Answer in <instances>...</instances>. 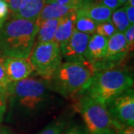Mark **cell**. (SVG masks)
<instances>
[{
	"label": "cell",
	"instance_id": "obj_1",
	"mask_svg": "<svg viewBox=\"0 0 134 134\" xmlns=\"http://www.w3.org/2000/svg\"><path fill=\"white\" fill-rule=\"evenodd\" d=\"M10 113L18 117H31L50 108L54 96L48 81L29 77L11 82L7 86Z\"/></svg>",
	"mask_w": 134,
	"mask_h": 134
},
{
	"label": "cell",
	"instance_id": "obj_2",
	"mask_svg": "<svg viewBox=\"0 0 134 134\" xmlns=\"http://www.w3.org/2000/svg\"><path fill=\"white\" fill-rule=\"evenodd\" d=\"M36 22L11 18L0 29V58H29L36 43Z\"/></svg>",
	"mask_w": 134,
	"mask_h": 134
},
{
	"label": "cell",
	"instance_id": "obj_3",
	"mask_svg": "<svg viewBox=\"0 0 134 134\" xmlns=\"http://www.w3.org/2000/svg\"><path fill=\"white\" fill-rule=\"evenodd\" d=\"M95 72L87 62L62 63L48 81L54 92L64 98H73L86 93Z\"/></svg>",
	"mask_w": 134,
	"mask_h": 134
},
{
	"label": "cell",
	"instance_id": "obj_4",
	"mask_svg": "<svg viewBox=\"0 0 134 134\" xmlns=\"http://www.w3.org/2000/svg\"><path fill=\"white\" fill-rule=\"evenodd\" d=\"M133 77L128 70L112 67L95 72L86 96L107 105L110 101L132 88Z\"/></svg>",
	"mask_w": 134,
	"mask_h": 134
},
{
	"label": "cell",
	"instance_id": "obj_5",
	"mask_svg": "<svg viewBox=\"0 0 134 134\" xmlns=\"http://www.w3.org/2000/svg\"><path fill=\"white\" fill-rule=\"evenodd\" d=\"M76 107L90 134H112L115 132L113 120L104 104L83 96L78 100Z\"/></svg>",
	"mask_w": 134,
	"mask_h": 134
},
{
	"label": "cell",
	"instance_id": "obj_6",
	"mask_svg": "<svg viewBox=\"0 0 134 134\" xmlns=\"http://www.w3.org/2000/svg\"><path fill=\"white\" fill-rule=\"evenodd\" d=\"M60 47L54 42L38 43L34 46L29 60L34 72L46 81H49L62 63Z\"/></svg>",
	"mask_w": 134,
	"mask_h": 134
},
{
	"label": "cell",
	"instance_id": "obj_7",
	"mask_svg": "<svg viewBox=\"0 0 134 134\" xmlns=\"http://www.w3.org/2000/svg\"><path fill=\"white\" fill-rule=\"evenodd\" d=\"M113 121L134 127V92L133 88L110 101L107 105Z\"/></svg>",
	"mask_w": 134,
	"mask_h": 134
},
{
	"label": "cell",
	"instance_id": "obj_8",
	"mask_svg": "<svg viewBox=\"0 0 134 134\" xmlns=\"http://www.w3.org/2000/svg\"><path fill=\"white\" fill-rule=\"evenodd\" d=\"M91 35L74 30L71 37L60 46L66 62H86L85 52Z\"/></svg>",
	"mask_w": 134,
	"mask_h": 134
},
{
	"label": "cell",
	"instance_id": "obj_9",
	"mask_svg": "<svg viewBox=\"0 0 134 134\" xmlns=\"http://www.w3.org/2000/svg\"><path fill=\"white\" fill-rule=\"evenodd\" d=\"M128 53L129 51L127 47L124 34L117 31L114 35L108 38L105 57L96 69V72L114 67L116 64L121 62Z\"/></svg>",
	"mask_w": 134,
	"mask_h": 134
},
{
	"label": "cell",
	"instance_id": "obj_10",
	"mask_svg": "<svg viewBox=\"0 0 134 134\" xmlns=\"http://www.w3.org/2000/svg\"><path fill=\"white\" fill-rule=\"evenodd\" d=\"M10 82L19 81L29 78L34 72V69L29 58H2Z\"/></svg>",
	"mask_w": 134,
	"mask_h": 134
},
{
	"label": "cell",
	"instance_id": "obj_11",
	"mask_svg": "<svg viewBox=\"0 0 134 134\" xmlns=\"http://www.w3.org/2000/svg\"><path fill=\"white\" fill-rule=\"evenodd\" d=\"M108 39L98 34H92L85 52V60L89 63L94 70L104 60L107 51Z\"/></svg>",
	"mask_w": 134,
	"mask_h": 134
},
{
	"label": "cell",
	"instance_id": "obj_12",
	"mask_svg": "<svg viewBox=\"0 0 134 134\" xmlns=\"http://www.w3.org/2000/svg\"><path fill=\"white\" fill-rule=\"evenodd\" d=\"M77 11L86 16L97 24L110 20L113 11L97 1L83 0Z\"/></svg>",
	"mask_w": 134,
	"mask_h": 134
},
{
	"label": "cell",
	"instance_id": "obj_13",
	"mask_svg": "<svg viewBox=\"0 0 134 134\" xmlns=\"http://www.w3.org/2000/svg\"><path fill=\"white\" fill-rule=\"evenodd\" d=\"M77 8L63 5L58 3H49L45 4L43 10L39 14L36 23L38 25L42 22L47 19H60L63 16L76 11Z\"/></svg>",
	"mask_w": 134,
	"mask_h": 134
},
{
	"label": "cell",
	"instance_id": "obj_14",
	"mask_svg": "<svg viewBox=\"0 0 134 134\" xmlns=\"http://www.w3.org/2000/svg\"><path fill=\"white\" fill-rule=\"evenodd\" d=\"M45 4V0H25L17 11L10 17L36 22Z\"/></svg>",
	"mask_w": 134,
	"mask_h": 134
},
{
	"label": "cell",
	"instance_id": "obj_15",
	"mask_svg": "<svg viewBox=\"0 0 134 134\" xmlns=\"http://www.w3.org/2000/svg\"><path fill=\"white\" fill-rule=\"evenodd\" d=\"M75 19L76 11L60 19L53 42L60 46L71 37L75 30Z\"/></svg>",
	"mask_w": 134,
	"mask_h": 134
},
{
	"label": "cell",
	"instance_id": "obj_16",
	"mask_svg": "<svg viewBox=\"0 0 134 134\" xmlns=\"http://www.w3.org/2000/svg\"><path fill=\"white\" fill-rule=\"evenodd\" d=\"M60 19H47L38 25L37 43L52 42Z\"/></svg>",
	"mask_w": 134,
	"mask_h": 134
},
{
	"label": "cell",
	"instance_id": "obj_17",
	"mask_svg": "<svg viewBox=\"0 0 134 134\" xmlns=\"http://www.w3.org/2000/svg\"><path fill=\"white\" fill-rule=\"evenodd\" d=\"M97 25L96 22L76 10V19L75 24V29L76 31L92 35L96 33Z\"/></svg>",
	"mask_w": 134,
	"mask_h": 134
},
{
	"label": "cell",
	"instance_id": "obj_18",
	"mask_svg": "<svg viewBox=\"0 0 134 134\" xmlns=\"http://www.w3.org/2000/svg\"><path fill=\"white\" fill-rule=\"evenodd\" d=\"M110 19L113 25H115L117 31L121 33H124L131 25L127 17L125 7L118 8L114 10L112 13Z\"/></svg>",
	"mask_w": 134,
	"mask_h": 134
},
{
	"label": "cell",
	"instance_id": "obj_19",
	"mask_svg": "<svg viewBox=\"0 0 134 134\" xmlns=\"http://www.w3.org/2000/svg\"><path fill=\"white\" fill-rule=\"evenodd\" d=\"M66 126V120L60 118L52 121L37 134H63Z\"/></svg>",
	"mask_w": 134,
	"mask_h": 134
},
{
	"label": "cell",
	"instance_id": "obj_20",
	"mask_svg": "<svg viewBox=\"0 0 134 134\" xmlns=\"http://www.w3.org/2000/svg\"><path fill=\"white\" fill-rule=\"evenodd\" d=\"M117 32L115 25L112 23L111 19L108 21H105L97 25L96 33L106 38H110L113 35H114Z\"/></svg>",
	"mask_w": 134,
	"mask_h": 134
},
{
	"label": "cell",
	"instance_id": "obj_21",
	"mask_svg": "<svg viewBox=\"0 0 134 134\" xmlns=\"http://www.w3.org/2000/svg\"><path fill=\"white\" fill-rule=\"evenodd\" d=\"M124 36H125L126 43H127V47L130 52L133 51L134 46V25H130L128 29H127L124 32Z\"/></svg>",
	"mask_w": 134,
	"mask_h": 134
},
{
	"label": "cell",
	"instance_id": "obj_22",
	"mask_svg": "<svg viewBox=\"0 0 134 134\" xmlns=\"http://www.w3.org/2000/svg\"><path fill=\"white\" fill-rule=\"evenodd\" d=\"M82 1L83 0H45V3L46 4L58 3L60 5L73 7V8H75L77 9L81 4Z\"/></svg>",
	"mask_w": 134,
	"mask_h": 134
},
{
	"label": "cell",
	"instance_id": "obj_23",
	"mask_svg": "<svg viewBox=\"0 0 134 134\" xmlns=\"http://www.w3.org/2000/svg\"><path fill=\"white\" fill-rule=\"evenodd\" d=\"M63 134H90L85 127L75 125L67 128Z\"/></svg>",
	"mask_w": 134,
	"mask_h": 134
},
{
	"label": "cell",
	"instance_id": "obj_24",
	"mask_svg": "<svg viewBox=\"0 0 134 134\" xmlns=\"http://www.w3.org/2000/svg\"><path fill=\"white\" fill-rule=\"evenodd\" d=\"M9 8V14L12 16L19 9L25 0H5Z\"/></svg>",
	"mask_w": 134,
	"mask_h": 134
},
{
	"label": "cell",
	"instance_id": "obj_25",
	"mask_svg": "<svg viewBox=\"0 0 134 134\" xmlns=\"http://www.w3.org/2000/svg\"><path fill=\"white\" fill-rule=\"evenodd\" d=\"M10 83H11V82L7 75L2 59L0 58V84L7 86Z\"/></svg>",
	"mask_w": 134,
	"mask_h": 134
},
{
	"label": "cell",
	"instance_id": "obj_26",
	"mask_svg": "<svg viewBox=\"0 0 134 134\" xmlns=\"http://www.w3.org/2000/svg\"><path fill=\"white\" fill-rule=\"evenodd\" d=\"M97 2L100 3V5L108 8L112 11H114L116 9L119 8L120 7L119 0H98Z\"/></svg>",
	"mask_w": 134,
	"mask_h": 134
},
{
	"label": "cell",
	"instance_id": "obj_27",
	"mask_svg": "<svg viewBox=\"0 0 134 134\" xmlns=\"http://www.w3.org/2000/svg\"><path fill=\"white\" fill-rule=\"evenodd\" d=\"M9 15V8L5 0H0V19L5 22Z\"/></svg>",
	"mask_w": 134,
	"mask_h": 134
},
{
	"label": "cell",
	"instance_id": "obj_28",
	"mask_svg": "<svg viewBox=\"0 0 134 134\" xmlns=\"http://www.w3.org/2000/svg\"><path fill=\"white\" fill-rule=\"evenodd\" d=\"M115 134H134V127L119 125L115 128Z\"/></svg>",
	"mask_w": 134,
	"mask_h": 134
},
{
	"label": "cell",
	"instance_id": "obj_29",
	"mask_svg": "<svg viewBox=\"0 0 134 134\" xmlns=\"http://www.w3.org/2000/svg\"><path fill=\"white\" fill-rule=\"evenodd\" d=\"M7 110V98H0V124L4 119Z\"/></svg>",
	"mask_w": 134,
	"mask_h": 134
},
{
	"label": "cell",
	"instance_id": "obj_30",
	"mask_svg": "<svg viewBox=\"0 0 134 134\" xmlns=\"http://www.w3.org/2000/svg\"><path fill=\"white\" fill-rule=\"evenodd\" d=\"M125 12L127 19L129 21V23L131 25H133L134 23V7L132 6H128V5H125Z\"/></svg>",
	"mask_w": 134,
	"mask_h": 134
},
{
	"label": "cell",
	"instance_id": "obj_31",
	"mask_svg": "<svg viewBox=\"0 0 134 134\" xmlns=\"http://www.w3.org/2000/svg\"><path fill=\"white\" fill-rule=\"evenodd\" d=\"M7 86L0 84V98H7Z\"/></svg>",
	"mask_w": 134,
	"mask_h": 134
},
{
	"label": "cell",
	"instance_id": "obj_32",
	"mask_svg": "<svg viewBox=\"0 0 134 134\" xmlns=\"http://www.w3.org/2000/svg\"><path fill=\"white\" fill-rule=\"evenodd\" d=\"M0 134H12L11 132L7 127H0Z\"/></svg>",
	"mask_w": 134,
	"mask_h": 134
},
{
	"label": "cell",
	"instance_id": "obj_33",
	"mask_svg": "<svg viewBox=\"0 0 134 134\" xmlns=\"http://www.w3.org/2000/svg\"><path fill=\"white\" fill-rule=\"evenodd\" d=\"M125 5H128V6L134 7V0H128L127 2L125 4Z\"/></svg>",
	"mask_w": 134,
	"mask_h": 134
},
{
	"label": "cell",
	"instance_id": "obj_34",
	"mask_svg": "<svg viewBox=\"0 0 134 134\" xmlns=\"http://www.w3.org/2000/svg\"><path fill=\"white\" fill-rule=\"evenodd\" d=\"M127 1H128V0H119V5L121 6V5H125V4H126V3L127 2Z\"/></svg>",
	"mask_w": 134,
	"mask_h": 134
},
{
	"label": "cell",
	"instance_id": "obj_35",
	"mask_svg": "<svg viewBox=\"0 0 134 134\" xmlns=\"http://www.w3.org/2000/svg\"><path fill=\"white\" fill-rule=\"evenodd\" d=\"M4 23H5L4 21H2V20H1V19H0V29H1V28H2V26L3 25Z\"/></svg>",
	"mask_w": 134,
	"mask_h": 134
},
{
	"label": "cell",
	"instance_id": "obj_36",
	"mask_svg": "<svg viewBox=\"0 0 134 134\" xmlns=\"http://www.w3.org/2000/svg\"><path fill=\"white\" fill-rule=\"evenodd\" d=\"M92 1H98V0H92Z\"/></svg>",
	"mask_w": 134,
	"mask_h": 134
},
{
	"label": "cell",
	"instance_id": "obj_37",
	"mask_svg": "<svg viewBox=\"0 0 134 134\" xmlns=\"http://www.w3.org/2000/svg\"><path fill=\"white\" fill-rule=\"evenodd\" d=\"M112 134H115V132H114V133H112Z\"/></svg>",
	"mask_w": 134,
	"mask_h": 134
}]
</instances>
